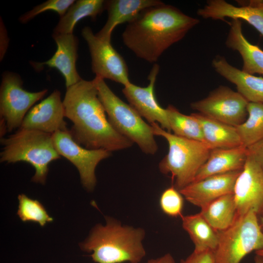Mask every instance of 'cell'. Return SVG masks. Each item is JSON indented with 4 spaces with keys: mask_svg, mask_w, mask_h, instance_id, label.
<instances>
[{
    "mask_svg": "<svg viewBox=\"0 0 263 263\" xmlns=\"http://www.w3.org/2000/svg\"><path fill=\"white\" fill-rule=\"evenodd\" d=\"M199 23L198 19L163 3L144 10L128 23L122 33V40L136 56L154 63Z\"/></svg>",
    "mask_w": 263,
    "mask_h": 263,
    "instance_id": "7a4b0ae2",
    "label": "cell"
},
{
    "mask_svg": "<svg viewBox=\"0 0 263 263\" xmlns=\"http://www.w3.org/2000/svg\"><path fill=\"white\" fill-rule=\"evenodd\" d=\"M52 36L57 47L54 55L46 61L33 62L32 65L37 70H41L44 66L57 69L63 75L67 88L82 79L76 67L78 40L73 34H53Z\"/></svg>",
    "mask_w": 263,
    "mask_h": 263,
    "instance_id": "e0dca14e",
    "label": "cell"
},
{
    "mask_svg": "<svg viewBox=\"0 0 263 263\" xmlns=\"http://www.w3.org/2000/svg\"><path fill=\"white\" fill-rule=\"evenodd\" d=\"M256 254L263 256V249L255 252Z\"/></svg>",
    "mask_w": 263,
    "mask_h": 263,
    "instance_id": "d590c367",
    "label": "cell"
},
{
    "mask_svg": "<svg viewBox=\"0 0 263 263\" xmlns=\"http://www.w3.org/2000/svg\"><path fill=\"white\" fill-rule=\"evenodd\" d=\"M103 0H78L69 7L54 28L53 34H73L76 24L81 19L90 17L95 19L105 10Z\"/></svg>",
    "mask_w": 263,
    "mask_h": 263,
    "instance_id": "d4e9b609",
    "label": "cell"
},
{
    "mask_svg": "<svg viewBox=\"0 0 263 263\" xmlns=\"http://www.w3.org/2000/svg\"><path fill=\"white\" fill-rule=\"evenodd\" d=\"M254 262L255 263H263V256L256 254Z\"/></svg>",
    "mask_w": 263,
    "mask_h": 263,
    "instance_id": "836d02e7",
    "label": "cell"
},
{
    "mask_svg": "<svg viewBox=\"0 0 263 263\" xmlns=\"http://www.w3.org/2000/svg\"><path fill=\"white\" fill-rule=\"evenodd\" d=\"M81 34L89 49L92 70L95 76L109 79L124 86L130 83L127 65L111 42L97 37L88 26L82 29Z\"/></svg>",
    "mask_w": 263,
    "mask_h": 263,
    "instance_id": "8fae6325",
    "label": "cell"
},
{
    "mask_svg": "<svg viewBox=\"0 0 263 263\" xmlns=\"http://www.w3.org/2000/svg\"><path fill=\"white\" fill-rule=\"evenodd\" d=\"M154 135L164 137L169 151L158 165L165 175H170L173 186L179 191L192 183L207 160L211 149L205 143L177 136L156 123L150 124Z\"/></svg>",
    "mask_w": 263,
    "mask_h": 263,
    "instance_id": "5b68a950",
    "label": "cell"
},
{
    "mask_svg": "<svg viewBox=\"0 0 263 263\" xmlns=\"http://www.w3.org/2000/svg\"><path fill=\"white\" fill-rule=\"evenodd\" d=\"M105 225L98 224L82 243L81 249L92 253L96 263H139L146 255L143 244L145 230L123 225L115 219L106 218Z\"/></svg>",
    "mask_w": 263,
    "mask_h": 263,
    "instance_id": "3957f363",
    "label": "cell"
},
{
    "mask_svg": "<svg viewBox=\"0 0 263 263\" xmlns=\"http://www.w3.org/2000/svg\"><path fill=\"white\" fill-rule=\"evenodd\" d=\"M219 235L215 263H240L251 252L263 249V232L253 211L237 216L233 224Z\"/></svg>",
    "mask_w": 263,
    "mask_h": 263,
    "instance_id": "52a82bcc",
    "label": "cell"
},
{
    "mask_svg": "<svg viewBox=\"0 0 263 263\" xmlns=\"http://www.w3.org/2000/svg\"><path fill=\"white\" fill-rule=\"evenodd\" d=\"M93 80L108 119L114 129L136 143L145 153L155 154L158 147L151 126L147 124L130 104L115 94L104 79L95 76Z\"/></svg>",
    "mask_w": 263,
    "mask_h": 263,
    "instance_id": "8992f818",
    "label": "cell"
},
{
    "mask_svg": "<svg viewBox=\"0 0 263 263\" xmlns=\"http://www.w3.org/2000/svg\"><path fill=\"white\" fill-rule=\"evenodd\" d=\"M64 117L61 93L58 90H55L29 111L20 128L38 130L53 134L58 131L68 130Z\"/></svg>",
    "mask_w": 263,
    "mask_h": 263,
    "instance_id": "5bb4252c",
    "label": "cell"
},
{
    "mask_svg": "<svg viewBox=\"0 0 263 263\" xmlns=\"http://www.w3.org/2000/svg\"><path fill=\"white\" fill-rule=\"evenodd\" d=\"M180 263H215L214 251L207 250L193 252Z\"/></svg>",
    "mask_w": 263,
    "mask_h": 263,
    "instance_id": "4dcf8cb0",
    "label": "cell"
},
{
    "mask_svg": "<svg viewBox=\"0 0 263 263\" xmlns=\"http://www.w3.org/2000/svg\"><path fill=\"white\" fill-rule=\"evenodd\" d=\"M75 2L74 0H48L23 14L19 18V20L22 23H26L37 15L47 11H54L61 17Z\"/></svg>",
    "mask_w": 263,
    "mask_h": 263,
    "instance_id": "f546056e",
    "label": "cell"
},
{
    "mask_svg": "<svg viewBox=\"0 0 263 263\" xmlns=\"http://www.w3.org/2000/svg\"><path fill=\"white\" fill-rule=\"evenodd\" d=\"M247 155V149L243 145L230 149H212L193 182L215 175L242 170Z\"/></svg>",
    "mask_w": 263,
    "mask_h": 263,
    "instance_id": "ffe728a7",
    "label": "cell"
},
{
    "mask_svg": "<svg viewBox=\"0 0 263 263\" xmlns=\"http://www.w3.org/2000/svg\"><path fill=\"white\" fill-rule=\"evenodd\" d=\"M248 102L237 91L220 86L205 98L192 102L191 108L209 118L237 127L246 120Z\"/></svg>",
    "mask_w": 263,
    "mask_h": 263,
    "instance_id": "30bf717a",
    "label": "cell"
},
{
    "mask_svg": "<svg viewBox=\"0 0 263 263\" xmlns=\"http://www.w3.org/2000/svg\"><path fill=\"white\" fill-rule=\"evenodd\" d=\"M166 109L170 131H173L174 134L204 142L201 124L192 113L189 115L182 113L171 105Z\"/></svg>",
    "mask_w": 263,
    "mask_h": 263,
    "instance_id": "484cf974",
    "label": "cell"
},
{
    "mask_svg": "<svg viewBox=\"0 0 263 263\" xmlns=\"http://www.w3.org/2000/svg\"><path fill=\"white\" fill-rule=\"evenodd\" d=\"M63 104L65 117L73 123L70 132L81 146L111 152L132 146L133 143L109 122L93 80L81 79L67 88Z\"/></svg>",
    "mask_w": 263,
    "mask_h": 263,
    "instance_id": "6da1fadb",
    "label": "cell"
},
{
    "mask_svg": "<svg viewBox=\"0 0 263 263\" xmlns=\"http://www.w3.org/2000/svg\"><path fill=\"white\" fill-rule=\"evenodd\" d=\"M247 149L248 153L255 159L263 171V138Z\"/></svg>",
    "mask_w": 263,
    "mask_h": 263,
    "instance_id": "1f68e13d",
    "label": "cell"
},
{
    "mask_svg": "<svg viewBox=\"0 0 263 263\" xmlns=\"http://www.w3.org/2000/svg\"><path fill=\"white\" fill-rule=\"evenodd\" d=\"M241 171L209 176L192 182L179 191L188 202L202 209L224 195L233 193L235 182Z\"/></svg>",
    "mask_w": 263,
    "mask_h": 263,
    "instance_id": "2e32d148",
    "label": "cell"
},
{
    "mask_svg": "<svg viewBox=\"0 0 263 263\" xmlns=\"http://www.w3.org/2000/svg\"><path fill=\"white\" fill-rule=\"evenodd\" d=\"M247 117L235 127L243 146L247 148L263 138V103L248 102Z\"/></svg>",
    "mask_w": 263,
    "mask_h": 263,
    "instance_id": "4316f807",
    "label": "cell"
},
{
    "mask_svg": "<svg viewBox=\"0 0 263 263\" xmlns=\"http://www.w3.org/2000/svg\"><path fill=\"white\" fill-rule=\"evenodd\" d=\"M19 202L17 214L23 222L38 223L41 226L53 221V218L47 212L38 201L33 200L24 194L18 196Z\"/></svg>",
    "mask_w": 263,
    "mask_h": 263,
    "instance_id": "83f0119b",
    "label": "cell"
},
{
    "mask_svg": "<svg viewBox=\"0 0 263 263\" xmlns=\"http://www.w3.org/2000/svg\"><path fill=\"white\" fill-rule=\"evenodd\" d=\"M158 0H110L105 1L108 12L107 20L95 35L106 41L111 42L114 29L119 24L132 21L143 11L162 4Z\"/></svg>",
    "mask_w": 263,
    "mask_h": 263,
    "instance_id": "ac0fdd59",
    "label": "cell"
},
{
    "mask_svg": "<svg viewBox=\"0 0 263 263\" xmlns=\"http://www.w3.org/2000/svg\"><path fill=\"white\" fill-rule=\"evenodd\" d=\"M183 196L173 186L164 190L159 199L162 211L166 215L172 217H182L184 206Z\"/></svg>",
    "mask_w": 263,
    "mask_h": 263,
    "instance_id": "f1b7e54d",
    "label": "cell"
},
{
    "mask_svg": "<svg viewBox=\"0 0 263 263\" xmlns=\"http://www.w3.org/2000/svg\"><path fill=\"white\" fill-rule=\"evenodd\" d=\"M192 114L201 124L204 142L211 150L230 149L243 145L235 127L217 121L200 113Z\"/></svg>",
    "mask_w": 263,
    "mask_h": 263,
    "instance_id": "7402d4cb",
    "label": "cell"
},
{
    "mask_svg": "<svg viewBox=\"0 0 263 263\" xmlns=\"http://www.w3.org/2000/svg\"><path fill=\"white\" fill-rule=\"evenodd\" d=\"M52 139L59 154L78 170L83 187L88 191H93L96 184V168L102 160L109 157L112 152L84 148L75 141L69 129L56 132L52 134Z\"/></svg>",
    "mask_w": 263,
    "mask_h": 263,
    "instance_id": "9c48e42d",
    "label": "cell"
},
{
    "mask_svg": "<svg viewBox=\"0 0 263 263\" xmlns=\"http://www.w3.org/2000/svg\"><path fill=\"white\" fill-rule=\"evenodd\" d=\"M258 218L260 228L263 232V216L258 217Z\"/></svg>",
    "mask_w": 263,
    "mask_h": 263,
    "instance_id": "e575fe53",
    "label": "cell"
},
{
    "mask_svg": "<svg viewBox=\"0 0 263 263\" xmlns=\"http://www.w3.org/2000/svg\"><path fill=\"white\" fill-rule=\"evenodd\" d=\"M0 162L21 161L30 164L35 169L32 181L37 183H45L49 164L61 158L52 134L38 130L19 128L8 137L0 138Z\"/></svg>",
    "mask_w": 263,
    "mask_h": 263,
    "instance_id": "277c9868",
    "label": "cell"
},
{
    "mask_svg": "<svg viewBox=\"0 0 263 263\" xmlns=\"http://www.w3.org/2000/svg\"><path fill=\"white\" fill-rule=\"evenodd\" d=\"M228 24L230 28L225 45L240 54L243 61L242 70L251 75H263V50L245 38L243 33L241 20L232 19Z\"/></svg>",
    "mask_w": 263,
    "mask_h": 263,
    "instance_id": "44dd1931",
    "label": "cell"
},
{
    "mask_svg": "<svg viewBox=\"0 0 263 263\" xmlns=\"http://www.w3.org/2000/svg\"><path fill=\"white\" fill-rule=\"evenodd\" d=\"M233 195L237 216L253 211L263 216V171L248 153L244 167L235 183Z\"/></svg>",
    "mask_w": 263,
    "mask_h": 263,
    "instance_id": "7c38bea8",
    "label": "cell"
},
{
    "mask_svg": "<svg viewBox=\"0 0 263 263\" xmlns=\"http://www.w3.org/2000/svg\"><path fill=\"white\" fill-rule=\"evenodd\" d=\"M236 6L224 0H208L197 10L204 19L225 21V18L243 19L254 27L263 36V0H251L240 2Z\"/></svg>",
    "mask_w": 263,
    "mask_h": 263,
    "instance_id": "9a60e30c",
    "label": "cell"
},
{
    "mask_svg": "<svg viewBox=\"0 0 263 263\" xmlns=\"http://www.w3.org/2000/svg\"><path fill=\"white\" fill-rule=\"evenodd\" d=\"M181 218L182 227L194 245V251L215 250L219 242V232L208 224L200 212L183 215Z\"/></svg>",
    "mask_w": 263,
    "mask_h": 263,
    "instance_id": "603a6c76",
    "label": "cell"
},
{
    "mask_svg": "<svg viewBox=\"0 0 263 263\" xmlns=\"http://www.w3.org/2000/svg\"><path fill=\"white\" fill-rule=\"evenodd\" d=\"M20 76L9 72L3 73L0 88V122L5 125L7 132L19 129L31 107L42 99L47 89L37 92L24 90Z\"/></svg>",
    "mask_w": 263,
    "mask_h": 263,
    "instance_id": "ba28073f",
    "label": "cell"
},
{
    "mask_svg": "<svg viewBox=\"0 0 263 263\" xmlns=\"http://www.w3.org/2000/svg\"><path fill=\"white\" fill-rule=\"evenodd\" d=\"M146 263H176L170 253H167L156 259L149 260Z\"/></svg>",
    "mask_w": 263,
    "mask_h": 263,
    "instance_id": "d6a6232c",
    "label": "cell"
},
{
    "mask_svg": "<svg viewBox=\"0 0 263 263\" xmlns=\"http://www.w3.org/2000/svg\"><path fill=\"white\" fill-rule=\"evenodd\" d=\"M200 212L216 231L225 230L233 224L237 218L233 193L216 199L201 209Z\"/></svg>",
    "mask_w": 263,
    "mask_h": 263,
    "instance_id": "cb8c5ba5",
    "label": "cell"
},
{
    "mask_svg": "<svg viewBox=\"0 0 263 263\" xmlns=\"http://www.w3.org/2000/svg\"><path fill=\"white\" fill-rule=\"evenodd\" d=\"M159 66L155 64L148 76L149 83L145 87L130 82L124 86L122 93L129 104L150 124H158L166 131L170 132L166 109L157 102L154 94V87Z\"/></svg>",
    "mask_w": 263,
    "mask_h": 263,
    "instance_id": "4fadbf2b",
    "label": "cell"
},
{
    "mask_svg": "<svg viewBox=\"0 0 263 263\" xmlns=\"http://www.w3.org/2000/svg\"><path fill=\"white\" fill-rule=\"evenodd\" d=\"M215 71L234 84L248 102L263 103V77L246 73L230 65L224 57L216 56L212 61Z\"/></svg>",
    "mask_w": 263,
    "mask_h": 263,
    "instance_id": "d6986e66",
    "label": "cell"
}]
</instances>
